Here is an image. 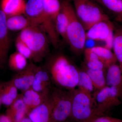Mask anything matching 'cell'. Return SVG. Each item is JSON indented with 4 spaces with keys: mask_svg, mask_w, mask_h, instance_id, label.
Segmentation results:
<instances>
[{
    "mask_svg": "<svg viewBox=\"0 0 122 122\" xmlns=\"http://www.w3.org/2000/svg\"><path fill=\"white\" fill-rule=\"evenodd\" d=\"M46 69L51 81L58 86L70 91L77 86L79 71L65 56L60 55L51 59Z\"/></svg>",
    "mask_w": 122,
    "mask_h": 122,
    "instance_id": "cell-1",
    "label": "cell"
},
{
    "mask_svg": "<svg viewBox=\"0 0 122 122\" xmlns=\"http://www.w3.org/2000/svg\"><path fill=\"white\" fill-rule=\"evenodd\" d=\"M62 2L65 6L68 18L66 41L74 52L80 54L85 50L86 40V30L69 0H63Z\"/></svg>",
    "mask_w": 122,
    "mask_h": 122,
    "instance_id": "cell-2",
    "label": "cell"
},
{
    "mask_svg": "<svg viewBox=\"0 0 122 122\" xmlns=\"http://www.w3.org/2000/svg\"><path fill=\"white\" fill-rule=\"evenodd\" d=\"M46 33L39 25H33L21 31L19 37L28 45L33 55L35 62L41 61L49 51Z\"/></svg>",
    "mask_w": 122,
    "mask_h": 122,
    "instance_id": "cell-3",
    "label": "cell"
},
{
    "mask_svg": "<svg viewBox=\"0 0 122 122\" xmlns=\"http://www.w3.org/2000/svg\"><path fill=\"white\" fill-rule=\"evenodd\" d=\"M71 117L79 122L88 121L96 117V107L92 94L78 89L71 90Z\"/></svg>",
    "mask_w": 122,
    "mask_h": 122,
    "instance_id": "cell-4",
    "label": "cell"
},
{
    "mask_svg": "<svg viewBox=\"0 0 122 122\" xmlns=\"http://www.w3.org/2000/svg\"><path fill=\"white\" fill-rule=\"evenodd\" d=\"M77 16L87 30L97 22L110 20L98 4L94 0H71Z\"/></svg>",
    "mask_w": 122,
    "mask_h": 122,
    "instance_id": "cell-5",
    "label": "cell"
},
{
    "mask_svg": "<svg viewBox=\"0 0 122 122\" xmlns=\"http://www.w3.org/2000/svg\"><path fill=\"white\" fill-rule=\"evenodd\" d=\"M50 97L52 105L51 122H63L71 116L72 92L55 88L51 89Z\"/></svg>",
    "mask_w": 122,
    "mask_h": 122,
    "instance_id": "cell-6",
    "label": "cell"
},
{
    "mask_svg": "<svg viewBox=\"0 0 122 122\" xmlns=\"http://www.w3.org/2000/svg\"><path fill=\"white\" fill-rule=\"evenodd\" d=\"M122 93L117 88L106 86L96 91L93 95L96 107V116L103 115L111 109L120 105Z\"/></svg>",
    "mask_w": 122,
    "mask_h": 122,
    "instance_id": "cell-7",
    "label": "cell"
},
{
    "mask_svg": "<svg viewBox=\"0 0 122 122\" xmlns=\"http://www.w3.org/2000/svg\"><path fill=\"white\" fill-rule=\"evenodd\" d=\"M115 27L110 20L97 22L92 26L86 33V40L106 42L105 47L113 48Z\"/></svg>",
    "mask_w": 122,
    "mask_h": 122,
    "instance_id": "cell-8",
    "label": "cell"
},
{
    "mask_svg": "<svg viewBox=\"0 0 122 122\" xmlns=\"http://www.w3.org/2000/svg\"><path fill=\"white\" fill-rule=\"evenodd\" d=\"M37 67L34 63L28 64L26 68L13 76L11 81L18 90L23 92L32 88Z\"/></svg>",
    "mask_w": 122,
    "mask_h": 122,
    "instance_id": "cell-9",
    "label": "cell"
},
{
    "mask_svg": "<svg viewBox=\"0 0 122 122\" xmlns=\"http://www.w3.org/2000/svg\"><path fill=\"white\" fill-rule=\"evenodd\" d=\"M7 18L6 15L0 10V70L4 68L7 62L10 47Z\"/></svg>",
    "mask_w": 122,
    "mask_h": 122,
    "instance_id": "cell-10",
    "label": "cell"
},
{
    "mask_svg": "<svg viewBox=\"0 0 122 122\" xmlns=\"http://www.w3.org/2000/svg\"><path fill=\"white\" fill-rule=\"evenodd\" d=\"M51 79L46 68L37 66L32 89L38 93L49 95L51 89Z\"/></svg>",
    "mask_w": 122,
    "mask_h": 122,
    "instance_id": "cell-11",
    "label": "cell"
},
{
    "mask_svg": "<svg viewBox=\"0 0 122 122\" xmlns=\"http://www.w3.org/2000/svg\"><path fill=\"white\" fill-rule=\"evenodd\" d=\"M51 112L50 94L44 102L30 111L28 117L32 122H51Z\"/></svg>",
    "mask_w": 122,
    "mask_h": 122,
    "instance_id": "cell-12",
    "label": "cell"
},
{
    "mask_svg": "<svg viewBox=\"0 0 122 122\" xmlns=\"http://www.w3.org/2000/svg\"><path fill=\"white\" fill-rule=\"evenodd\" d=\"M26 4L25 0H1V10L7 17L25 15Z\"/></svg>",
    "mask_w": 122,
    "mask_h": 122,
    "instance_id": "cell-13",
    "label": "cell"
},
{
    "mask_svg": "<svg viewBox=\"0 0 122 122\" xmlns=\"http://www.w3.org/2000/svg\"><path fill=\"white\" fill-rule=\"evenodd\" d=\"M107 69V86L117 88L122 94V71L120 66L115 63L110 66Z\"/></svg>",
    "mask_w": 122,
    "mask_h": 122,
    "instance_id": "cell-14",
    "label": "cell"
},
{
    "mask_svg": "<svg viewBox=\"0 0 122 122\" xmlns=\"http://www.w3.org/2000/svg\"><path fill=\"white\" fill-rule=\"evenodd\" d=\"M49 94L41 93L30 88L22 92L21 96L29 112L32 109L44 102Z\"/></svg>",
    "mask_w": 122,
    "mask_h": 122,
    "instance_id": "cell-15",
    "label": "cell"
},
{
    "mask_svg": "<svg viewBox=\"0 0 122 122\" xmlns=\"http://www.w3.org/2000/svg\"><path fill=\"white\" fill-rule=\"evenodd\" d=\"M7 28L12 31H22L33 25L30 20L24 15H15L7 17Z\"/></svg>",
    "mask_w": 122,
    "mask_h": 122,
    "instance_id": "cell-16",
    "label": "cell"
},
{
    "mask_svg": "<svg viewBox=\"0 0 122 122\" xmlns=\"http://www.w3.org/2000/svg\"><path fill=\"white\" fill-rule=\"evenodd\" d=\"M91 49L97 56L99 60L104 64L106 69L117 62L116 57L110 49L105 46H94Z\"/></svg>",
    "mask_w": 122,
    "mask_h": 122,
    "instance_id": "cell-17",
    "label": "cell"
},
{
    "mask_svg": "<svg viewBox=\"0 0 122 122\" xmlns=\"http://www.w3.org/2000/svg\"><path fill=\"white\" fill-rule=\"evenodd\" d=\"M68 24V18L65 6L62 1L61 2L60 12L55 20L56 30L58 35L66 41V33Z\"/></svg>",
    "mask_w": 122,
    "mask_h": 122,
    "instance_id": "cell-18",
    "label": "cell"
},
{
    "mask_svg": "<svg viewBox=\"0 0 122 122\" xmlns=\"http://www.w3.org/2000/svg\"><path fill=\"white\" fill-rule=\"evenodd\" d=\"M105 7L115 16L116 19L122 23V0H94Z\"/></svg>",
    "mask_w": 122,
    "mask_h": 122,
    "instance_id": "cell-19",
    "label": "cell"
},
{
    "mask_svg": "<svg viewBox=\"0 0 122 122\" xmlns=\"http://www.w3.org/2000/svg\"><path fill=\"white\" fill-rule=\"evenodd\" d=\"M27 59L18 52L13 53L9 57L8 62L10 68L17 72L24 70L28 65Z\"/></svg>",
    "mask_w": 122,
    "mask_h": 122,
    "instance_id": "cell-20",
    "label": "cell"
},
{
    "mask_svg": "<svg viewBox=\"0 0 122 122\" xmlns=\"http://www.w3.org/2000/svg\"><path fill=\"white\" fill-rule=\"evenodd\" d=\"M103 70H93L86 68V72L91 79L94 90H99L106 86V74Z\"/></svg>",
    "mask_w": 122,
    "mask_h": 122,
    "instance_id": "cell-21",
    "label": "cell"
},
{
    "mask_svg": "<svg viewBox=\"0 0 122 122\" xmlns=\"http://www.w3.org/2000/svg\"><path fill=\"white\" fill-rule=\"evenodd\" d=\"M112 49L122 71V27L114 30Z\"/></svg>",
    "mask_w": 122,
    "mask_h": 122,
    "instance_id": "cell-22",
    "label": "cell"
},
{
    "mask_svg": "<svg viewBox=\"0 0 122 122\" xmlns=\"http://www.w3.org/2000/svg\"><path fill=\"white\" fill-rule=\"evenodd\" d=\"M42 1L46 14L55 23L61 10V2L59 0H42Z\"/></svg>",
    "mask_w": 122,
    "mask_h": 122,
    "instance_id": "cell-23",
    "label": "cell"
},
{
    "mask_svg": "<svg viewBox=\"0 0 122 122\" xmlns=\"http://www.w3.org/2000/svg\"><path fill=\"white\" fill-rule=\"evenodd\" d=\"M77 86L79 89L92 94V92L94 90L91 79L85 71H79Z\"/></svg>",
    "mask_w": 122,
    "mask_h": 122,
    "instance_id": "cell-24",
    "label": "cell"
},
{
    "mask_svg": "<svg viewBox=\"0 0 122 122\" xmlns=\"http://www.w3.org/2000/svg\"><path fill=\"white\" fill-rule=\"evenodd\" d=\"M17 52L22 55L27 59L33 61V55L28 45L18 36L15 42Z\"/></svg>",
    "mask_w": 122,
    "mask_h": 122,
    "instance_id": "cell-25",
    "label": "cell"
},
{
    "mask_svg": "<svg viewBox=\"0 0 122 122\" xmlns=\"http://www.w3.org/2000/svg\"><path fill=\"white\" fill-rule=\"evenodd\" d=\"M84 122H122V120L117 118L102 115L96 116Z\"/></svg>",
    "mask_w": 122,
    "mask_h": 122,
    "instance_id": "cell-26",
    "label": "cell"
},
{
    "mask_svg": "<svg viewBox=\"0 0 122 122\" xmlns=\"http://www.w3.org/2000/svg\"><path fill=\"white\" fill-rule=\"evenodd\" d=\"M86 68L93 70H103L106 69L105 65L100 60L86 62Z\"/></svg>",
    "mask_w": 122,
    "mask_h": 122,
    "instance_id": "cell-27",
    "label": "cell"
},
{
    "mask_svg": "<svg viewBox=\"0 0 122 122\" xmlns=\"http://www.w3.org/2000/svg\"><path fill=\"white\" fill-rule=\"evenodd\" d=\"M84 52L86 62L99 59L96 54L92 50L91 48H86Z\"/></svg>",
    "mask_w": 122,
    "mask_h": 122,
    "instance_id": "cell-28",
    "label": "cell"
},
{
    "mask_svg": "<svg viewBox=\"0 0 122 122\" xmlns=\"http://www.w3.org/2000/svg\"><path fill=\"white\" fill-rule=\"evenodd\" d=\"M0 122H13L11 118L8 115L0 116Z\"/></svg>",
    "mask_w": 122,
    "mask_h": 122,
    "instance_id": "cell-29",
    "label": "cell"
},
{
    "mask_svg": "<svg viewBox=\"0 0 122 122\" xmlns=\"http://www.w3.org/2000/svg\"><path fill=\"white\" fill-rule=\"evenodd\" d=\"M20 122H32L29 117H25Z\"/></svg>",
    "mask_w": 122,
    "mask_h": 122,
    "instance_id": "cell-30",
    "label": "cell"
},
{
    "mask_svg": "<svg viewBox=\"0 0 122 122\" xmlns=\"http://www.w3.org/2000/svg\"><path fill=\"white\" fill-rule=\"evenodd\" d=\"M2 103H1V100L0 98V107L1 106Z\"/></svg>",
    "mask_w": 122,
    "mask_h": 122,
    "instance_id": "cell-31",
    "label": "cell"
},
{
    "mask_svg": "<svg viewBox=\"0 0 122 122\" xmlns=\"http://www.w3.org/2000/svg\"></svg>",
    "mask_w": 122,
    "mask_h": 122,
    "instance_id": "cell-32",
    "label": "cell"
}]
</instances>
